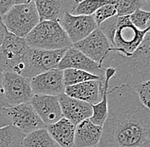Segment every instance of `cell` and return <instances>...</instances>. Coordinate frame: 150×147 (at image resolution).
<instances>
[{
	"label": "cell",
	"mask_w": 150,
	"mask_h": 147,
	"mask_svg": "<svg viewBox=\"0 0 150 147\" xmlns=\"http://www.w3.org/2000/svg\"><path fill=\"white\" fill-rule=\"evenodd\" d=\"M108 115L96 147H150V110L128 85L109 88Z\"/></svg>",
	"instance_id": "cell-1"
},
{
	"label": "cell",
	"mask_w": 150,
	"mask_h": 147,
	"mask_svg": "<svg viewBox=\"0 0 150 147\" xmlns=\"http://www.w3.org/2000/svg\"><path fill=\"white\" fill-rule=\"evenodd\" d=\"M103 69L112 67L115 75L111 80L115 86L135 84L150 80V35L148 32L142 43L129 56L109 52L102 64Z\"/></svg>",
	"instance_id": "cell-2"
},
{
	"label": "cell",
	"mask_w": 150,
	"mask_h": 147,
	"mask_svg": "<svg viewBox=\"0 0 150 147\" xmlns=\"http://www.w3.org/2000/svg\"><path fill=\"white\" fill-rule=\"evenodd\" d=\"M98 28L110 43V52L129 56L140 46L150 28L139 31L131 24L129 16L117 15L103 22Z\"/></svg>",
	"instance_id": "cell-3"
},
{
	"label": "cell",
	"mask_w": 150,
	"mask_h": 147,
	"mask_svg": "<svg viewBox=\"0 0 150 147\" xmlns=\"http://www.w3.org/2000/svg\"><path fill=\"white\" fill-rule=\"evenodd\" d=\"M25 41L29 48L43 50H59L73 47V44L57 21H40Z\"/></svg>",
	"instance_id": "cell-4"
},
{
	"label": "cell",
	"mask_w": 150,
	"mask_h": 147,
	"mask_svg": "<svg viewBox=\"0 0 150 147\" xmlns=\"http://www.w3.org/2000/svg\"><path fill=\"white\" fill-rule=\"evenodd\" d=\"M1 18L8 32L21 38L27 37L40 22L33 0L14 6Z\"/></svg>",
	"instance_id": "cell-5"
},
{
	"label": "cell",
	"mask_w": 150,
	"mask_h": 147,
	"mask_svg": "<svg viewBox=\"0 0 150 147\" xmlns=\"http://www.w3.org/2000/svg\"><path fill=\"white\" fill-rule=\"evenodd\" d=\"M28 48L25 38L7 32L0 45V68L4 72L22 75Z\"/></svg>",
	"instance_id": "cell-6"
},
{
	"label": "cell",
	"mask_w": 150,
	"mask_h": 147,
	"mask_svg": "<svg viewBox=\"0 0 150 147\" xmlns=\"http://www.w3.org/2000/svg\"><path fill=\"white\" fill-rule=\"evenodd\" d=\"M67 49L43 50L28 48L21 77L32 79L39 74L56 69Z\"/></svg>",
	"instance_id": "cell-7"
},
{
	"label": "cell",
	"mask_w": 150,
	"mask_h": 147,
	"mask_svg": "<svg viewBox=\"0 0 150 147\" xmlns=\"http://www.w3.org/2000/svg\"><path fill=\"white\" fill-rule=\"evenodd\" d=\"M3 88L9 107L29 103L33 95L30 79L13 72H4Z\"/></svg>",
	"instance_id": "cell-8"
},
{
	"label": "cell",
	"mask_w": 150,
	"mask_h": 147,
	"mask_svg": "<svg viewBox=\"0 0 150 147\" xmlns=\"http://www.w3.org/2000/svg\"><path fill=\"white\" fill-rule=\"evenodd\" d=\"M8 114L11 125L25 134L46 128L30 103L10 106L8 108Z\"/></svg>",
	"instance_id": "cell-9"
},
{
	"label": "cell",
	"mask_w": 150,
	"mask_h": 147,
	"mask_svg": "<svg viewBox=\"0 0 150 147\" xmlns=\"http://www.w3.org/2000/svg\"><path fill=\"white\" fill-rule=\"evenodd\" d=\"M73 47L101 66L111 49L110 43L99 28L81 41L74 44Z\"/></svg>",
	"instance_id": "cell-10"
},
{
	"label": "cell",
	"mask_w": 150,
	"mask_h": 147,
	"mask_svg": "<svg viewBox=\"0 0 150 147\" xmlns=\"http://www.w3.org/2000/svg\"><path fill=\"white\" fill-rule=\"evenodd\" d=\"M59 24L73 44L85 38L98 28L93 15H73L70 13H66Z\"/></svg>",
	"instance_id": "cell-11"
},
{
	"label": "cell",
	"mask_w": 150,
	"mask_h": 147,
	"mask_svg": "<svg viewBox=\"0 0 150 147\" xmlns=\"http://www.w3.org/2000/svg\"><path fill=\"white\" fill-rule=\"evenodd\" d=\"M30 83L33 94L58 97L65 91L63 72L57 69L38 75L30 79Z\"/></svg>",
	"instance_id": "cell-12"
},
{
	"label": "cell",
	"mask_w": 150,
	"mask_h": 147,
	"mask_svg": "<svg viewBox=\"0 0 150 147\" xmlns=\"http://www.w3.org/2000/svg\"><path fill=\"white\" fill-rule=\"evenodd\" d=\"M56 69L61 71L66 69L81 70L89 73L99 76L102 78H103L104 75V69L100 65L94 62L93 60L89 59L87 56H85L74 47L67 49Z\"/></svg>",
	"instance_id": "cell-13"
},
{
	"label": "cell",
	"mask_w": 150,
	"mask_h": 147,
	"mask_svg": "<svg viewBox=\"0 0 150 147\" xmlns=\"http://www.w3.org/2000/svg\"><path fill=\"white\" fill-rule=\"evenodd\" d=\"M78 0H34L40 21L60 22L66 13L74 10Z\"/></svg>",
	"instance_id": "cell-14"
},
{
	"label": "cell",
	"mask_w": 150,
	"mask_h": 147,
	"mask_svg": "<svg viewBox=\"0 0 150 147\" xmlns=\"http://www.w3.org/2000/svg\"><path fill=\"white\" fill-rule=\"evenodd\" d=\"M29 103L45 126L53 124L62 117L57 96L33 94Z\"/></svg>",
	"instance_id": "cell-15"
},
{
	"label": "cell",
	"mask_w": 150,
	"mask_h": 147,
	"mask_svg": "<svg viewBox=\"0 0 150 147\" xmlns=\"http://www.w3.org/2000/svg\"><path fill=\"white\" fill-rule=\"evenodd\" d=\"M62 117L72 122L75 126L92 115L91 106L86 102L68 97L65 94L58 96Z\"/></svg>",
	"instance_id": "cell-16"
},
{
	"label": "cell",
	"mask_w": 150,
	"mask_h": 147,
	"mask_svg": "<svg viewBox=\"0 0 150 147\" xmlns=\"http://www.w3.org/2000/svg\"><path fill=\"white\" fill-rule=\"evenodd\" d=\"M103 82L102 79L65 87L64 94L68 97L84 101L90 105H95L103 99Z\"/></svg>",
	"instance_id": "cell-17"
},
{
	"label": "cell",
	"mask_w": 150,
	"mask_h": 147,
	"mask_svg": "<svg viewBox=\"0 0 150 147\" xmlns=\"http://www.w3.org/2000/svg\"><path fill=\"white\" fill-rule=\"evenodd\" d=\"M103 127L93 124L89 119L75 127L74 147H96L102 137Z\"/></svg>",
	"instance_id": "cell-18"
},
{
	"label": "cell",
	"mask_w": 150,
	"mask_h": 147,
	"mask_svg": "<svg viewBox=\"0 0 150 147\" xmlns=\"http://www.w3.org/2000/svg\"><path fill=\"white\" fill-rule=\"evenodd\" d=\"M75 127L72 122L62 117L45 129L59 147H74Z\"/></svg>",
	"instance_id": "cell-19"
},
{
	"label": "cell",
	"mask_w": 150,
	"mask_h": 147,
	"mask_svg": "<svg viewBox=\"0 0 150 147\" xmlns=\"http://www.w3.org/2000/svg\"><path fill=\"white\" fill-rule=\"evenodd\" d=\"M115 75V70L112 67L104 69L103 75V99L97 104L91 105L92 108V115L89 120L96 126L103 127L108 115V91L110 88V81Z\"/></svg>",
	"instance_id": "cell-20"
},
{
	"label": "cell",
	"mask_w": 150,
	"mask_h": 147,
	"mask_svg": "<svg viewBox=\"0 0 150 147\" xmlns=\"http://www.w3.org/2000/svg\"><path fill=\"white\" fill-rule=\"evenodd\" d=\"M22 147H59L50 137L46 129H38L25 135Z\"/></svg>",
	"instance_id": "cell-21"
},
{
	"label": "cell",
	"mask_w": 150,
	"mask_h": 147,
	"mask_svg": "<svg viewBox=\"0 0 150 147\" xmlns=\"http://www.w3.org/2000/svg\"><path fill=\"white\" fill-rule=\"evenodd\" d=\"M25 134L12 125L0 129V147H22Z\"/></svg>",
	"instance_id": "cell-22"
},
{
	"label": "cell",
	"mask_w": 150,
	"mask_h": 147,
	"mask_svg": "<svg viewBox=\"0 0 150 147\" xmlns=\"http://www.w3.org/2000/svg\"><path fill=\"white\" fill-rule=\"evenodd\" d=\"M63 83L65 87H69L76 85L79 83L95 81V80H102L103 78L99 76L89 73L87 72L77 70V69H66L63 70Z\"/></svg>",
	"instance_id": "cell-23"
},
{
	"label": "cell",
	"mask_w": 150,
	"mask_h": 147,
	"mask_svg": "<svg viewBox=\"0 0 150 147\" xmlns=\"http://www.w3.org/2000/svg\"><path fill=\"white\" fill-rule=\"evenodd\" d=\"M149 1L145 0H118L115 3L117 16L125 17L130 16L137 9L145 10L144 7L149 8Z\"/></svg>",
	"instance_id": "cell-24"
},
{
	"label": "cell",
	"mask_w": 150,
	"mask_h": 147,
	"mask_svg": "<svg viewBox=\"0 0 150 147\" xmlns=\"http://www.w3.org/2000/svg\"><path fill=\"white\" fill-rule=\"evenodd\" d=\"M113 0H84L79 1L74 7V10L71 12L73 15H93V14L103 5L112 3Z\"/></svg>",
	"instance_id": "cell-25"
},
{
	"label": "cell",
	"mask_w": 150,
	"mask_h": 147,
	"mask_svg": "<svg viewBox=\"0 0 150 147\" xmlns=\"http://www.w3.org/2000/svg\"><path fill=\"white\" fill-rule=\"evenodd\" d=\"M131 24L139 31H145L150 28V12L147 10L137 9L129 16Z\"/></svg>",
	"instance_id": "cell-26"
},
{
	"label": "cell",
	"mask_w": 150,
	"mask_h": 147,
	"mask_svg": "<svg viewBox=\"0 0 150 147\" xmlns=\"http://www.w3.org/2000/svg\"><path fill=\"white\" fill-rule=\"evenodd\" d=\"M115 3H116V0H113L112 3L106 4V5H103V7L99 8L94 13L93 18L96 26H97V27L105 20L112 18V17L115 16L117 15L116 7L114 5Z\"/></svg>",
	"instance_id": "cell-27"
},
{
	"label": "cell",
	"mask_w": 150,
	"mask_h": 147,
	"mask_svg": "<svg viewBox=\"0 0 150 147\" xmlns=\"http://www.w3.org/2000/svg\"><path fill=\"white\" fill-rule=\"evenodd\" d=\"M133 91L137 95L140 102L147 108L149 109L150 102V80L135 84L131 87Z\"/></svg>",
	"instance_id": "cell-28"
},
{
	"label": "cell",
	"mask_w": 150,
	"mask_h": 147,
	"mask_svg": "<svg viewBox=\"0 0 150 147\" xmlns=\"http://www.w3.org/2000/svg\"><path fill=\"white\" fill-rule=\"evenodd\" d=\"M30 0H0V17L4 15L14 6L27 4Z\"/></svg>",
	"instance_id": "cell-29"
},
{
	"label": "cell",
	"mask_w": 150,
	"mask_h": 147,
	"mask_svg": "<svg viewBox=\"0 0 150 147\" xmlns=\"http://www.w3.org/2000/svg\"><path fill=\"white\" fill-rule=\"evenodd\" d=\"M9 125H11V122L8 114V108L0 107V129Z\"/></svg>",
	"instance_id": "cell-30"
},
{
	"label": "cell",
	"mask_w": 150,
	"mask_h": 147,
	"mask_svg": "<svg viewBox=\"0 0 150 147\" xmlns=\"http://www.w3.org/2000/svg\"><path fill=\"white\" fill-rule=\"evenodd\" d=\"M3 79H4V71L0 68V107L9 108L8 103L5 100L4 94V88H3Z\"/></svg>",
	"instance_id": "cell-31"
},
{
	"label": "cell",
	"mask_w": 150,
	"mask_h": 147,
	"mask_svg": "<svg viewBox=\"0 0 150 147\" xmlns=\"http://www.w3.org/2000/svg\"><path fill=\"white\" fill-rule=\"evenodd\" d=\"M7 32H8L7 29H6L5 26L4 25V23L2 21V18L0 17V45H1V44H2L4 37L6 36Z\"/></svg>",
	"instance_id": "cell-32"
}]
</instances>
